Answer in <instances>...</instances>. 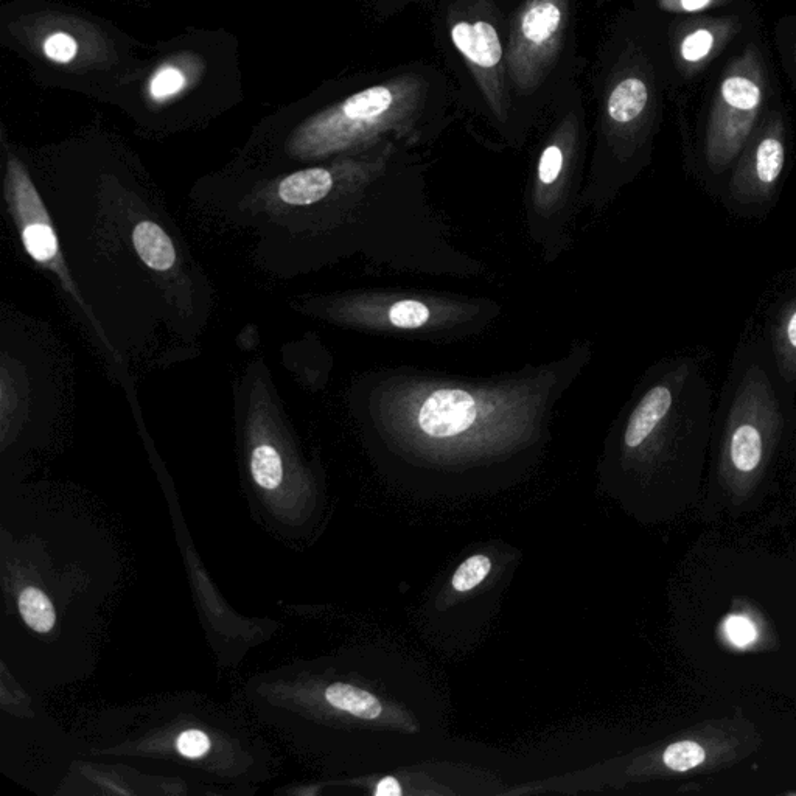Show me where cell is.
Instances as JSON below:
<instances>
[{"instance_id":"cell-24","label":"cell","mask_w":796,"mask_h":796,"mask_svg":"<svg viewBox=\"0 0 796 796\" xmlns=\"http://www.w3.org/2000/svg\"><path fill=\"white\" fill-rule=\"evenodd\" d=\"M210 748H212V741L204 731L187 730L182 731L176 737V751L182 758L187 759H201L209 755Z\"/></svg>"},{"instance_id":"cell-14","label":"cell","mask_w":796,"mask_h":796,"mask_svg":"<svg viewBox=\"0 0 796 796\" xmlns=\"http://www.w3.org/2000/svg\"><path fill=\"white\" fill-rule=\"evenodd\" d=\"M251 433L255 439L252 440L251 454H249V468L255 484L266 492L282 487L285 481V461L282 453L271 440L265 439L262 426L251 414Z\"/></svg>"},{"instance_id":"cell-18","label":"cell","mask_w":796,"mask_h":796,"mask_svg":"<svg viewBox=\"0 0 796 796\" xmlns=\"http://www.w3.org/2000/svg\"><path fill=\"white\" fill-rule=\"evenodd\" d=\"M18 610L25 624L36 633H49L56 622L55 608L44 591L36 587L22 588Z\"/></svg>"},{"instance_id":"cell-25","label":"cell","mask_w":796,"mask_h":796,"mask_svg":"<svg viewBox=\"0 0 796 796\" xmlns=\"http://www.w3.org/2000/svg\"><path fill=\"white\" fill-rule=\"evenodd\" d=\"M783 503L778 507L786 512L790 520H796V447L790 459L789 472H787L786 486L783 490Z\"/></svg>"},{"instance_id":"cell-11","label":"cell","mask_w":796,"mask_h":796,"mask_svg":"<svg viewBox=\"0 0 796 796\" xmlns=\"http://www.w3.org/2000/svg\"><path fill=\"white\" fill-rule=\"evenodd\" d=\"M5 196L27 254L42 268L50 269L56 274L63 282L64 288L80 301L72 285V279L67 273L60 241L56 237L46 204L42 201L24 165L14 158L13 154L8 158Z\"/></svg>"},{"instance_id":"cell-20","label":"cell","mask_w":796,"mask_h":796,"mask_svg":"<svg viewBox=\"0 0 796 796\" xmlns=\"http://www.w3.org/2000/svg\"><path fill=\"white\" fill-rule=\"evenodd\" d=\"M490 571H492V562L489 557L481 556V554L468 557L454 573L451 584L459 593H467L482 584L484 579L489 576Z\"/></svg>"},{"instance_id":"cell-28","label":"cell","mask_w":796,"mask_h":796,"mask_svg":"<svg viewBox=\"0 0 796 796\" xmlns=\"http://www.w3.org/2000/svg\"><path fill=\"white\" fill-rule=\"evenodd\" d=\"M789 796H796V789L789 793Z\"/></svg>"},{"instance_id":"cell-4","label":"cell","mask_w":796,"mask_h":796,"mask_svg":"<svg viewBox=\"0 0 796 796\" xmlns=\"http://www.w3.org/2000/svg\"><path fill=\"white\" fill-rule=\"evenodd\" d=\"M713 434L711 389L691 361L655 364L622 406L613 448L646 479L658 515L677 518L702 500Z\"/></svg>"},{"instance_id":"cell-27","label":"cell","mask_w":796,"mask_h":796,"mask_svg":"<svg viewBox=\"0 0 796 796\" xmlns=\"http://www.w3.org/2000/svg\"><path fill=\"white\" fill-rule=\"evenodd\" d=\"M711 0H678L681 10L685 11H700L708 7Z\"/></svg>"},{"instance_id":"cell-9","label":"cell","mask_w":796,"mask_h":796,"mask_svg":"<svg viewBox=\"0 0 796 796\" xmlns=\"http://www.w3.org/2000/svg\"><path fill=\"white\" fill-rule=\"evenodd\" d=\"M315 311L357 332L445 346L484 335L504 307L486 296L386 287L333 294L316 302Z\"/></svg>"},{"instance_id":"cell-13","label":"cell","mask_w":796,"mask_h":796,"mask_svg":"<svg viewBox=\"0 0 796 796\" xmlns=\"http://www.w3.org/2000/svg\"><path fill=\"white\" fill-rule=\"evenodd\" d=\"M338 179V164L333 167H311L283 178L277 196L288 206L311 207L327 198Z\"/></svg>"},{"instance_id":"cell-19","label":"cell","mask_w":796,"mask_h":796,"mask_svg":"<svg viewBox=\"0 0 796 796\" xmlns=\"http://www.w3.org/2000/svg\"><path fill=\"white\" fill-rule=\"evenodd\" d=\"M776 361L784 377L795 381L796 375V307H792L784 318L775 349Z\"/></svg>"},{"instance_id":"cell-6","label":"cell","mask_w":796,"mask_h":796,"mask_svg":"<svg viewBox=\"0 0 796 796\" xmlns=\"http://www.w3.org/2000/svg\"><path fill=\"white\" fill-rule=\"evenodd\" d=\"M622 27L599 50L591 72L596 119L582 209L602 213L638 175L647 154L652 88Z\"/></svg>"},{"instance_id":"cell-1","label":"cell","mask_w":796,"mask_h":796,"mask_svg":"<svg viewBox=\"0 0 796 796\" xmlns=\"http://www.w3.org/2000/svg\"><path fill=\"white\" fill-rule=\"evenodd\" d=\"M781 507L703 526L674 585V638L699 694L796 705V538Z\"/></svg>"},{"instance_id":"cell-2","label":"cell","mask_w":796,"mask_h":796,"mask_svg":"<svg viewBox=\"0 0 796 796\" xmlns=\"http://www.w3.org/2000/svg\"><path fill=\"white\" fill-rule=\"evenodd\" d=\"M593 358L590 339H576L559 357L484 377L383 367L353 386L352 408L378 448L406 461H507L542 445Z\"/></svg>"},{"instance_id":"cell-15","label":"cell","mask_w":796,"mask_h":796,"mask_svg":"<svg viewBox=\"0 0 796 796\" xmlns=\"http://www.w3.org/2000/svg\"><path fill=\"white\" fill-rule=\"evenodd\" d=\"M133 246L139 259L153 271L167 273L176 265L175 243L154 221L144 220L136 224Z\"/></svg>"},{"instance_id":"cell-16","label":"cell","mask_w":796,"mask_h":796,"mask_svg":"<svg viewBox=\"0 0 796 796\" xmlns=\"http://www.w3.org/2000/svg\"><path fill=\"white\" fill-rule=\"evenodd\" d=\"M786 164V148L783 140L769 134L756 145L753 158V175L759 193L770 192L778 182Z\"/></svg>"},{"instance_id":"cell-5","label":"cell","mask_w":796,"mask_h":796,"mask_svg":"<svg viewBox=\"0 0 796 796\" xmlns=\"http://www.w3.org/2000/svg\"><path fill=\"white\" fill-rule=\"evenodd\" d=\"M454 94L430 64L395 67L364 88L305 120L288 150L302 161L343 158L385 142L420 148L453 120Z\"/></svg>"},{"instance_id":"cell-22","label":"cell","mask_w":796,"mask_h":796,"mask_svg":"<svg viewBox=\"0 0 796 796\" xmlns=\"http://www.w3.org/2000/svg\"><path fill=\"white\" fill-rule=\"evenodd\" d=\"M42 52L53 63L67 64L77 56L78 44L67 33L56 32L47 36L46 41L42 44Z\"/></svg>"},{"instance_id":"cell-26","label":"cell","mask_w":796,"mask_h":796,"mask_svg":"<svg viewBox=\"0 0 796 796\" xmlns=\"http://www.w3.org/2000/svg\"><path fill=\"white\" fill-rule=\"evenodd\" d=\"M375 795H402V789H400V784L397 783V779L385 778L381 779L380 783H378L377 789H375Z\"/></svg>"},{"instance_id":"cell-10","label":"cell","mask_w":796,"mask_h":796,"mask_svg":"<svg viewBox=\"0 0 796 796\" xmlns=\"http://www.w3.org/2000/svg\"><path fill=\"white\" fill-rule=\"evenodd\" d=\"M577 0H517L507 33V80L521 144L552 103L579 80Z\"/></svg>"},{"instance_id":"cell-12","label":"cell","mask_w":796,"mask_h":796,"mask_svg":"<svg viewBox=\"0 0 796 796\" xmlns=\"http://www.w3.org/2000/svg\"><path fill=\"white\" fill-rule=\"evenodd\" d=\"M761 102L762 89L755 78L730 75L723 80L708 142V158L714 167H727L736 158L750 134Z\"/></svg>"},{"instance_id":"cell-3","label":"cell","mask_w":796,"mask_h":796,"mask_svg":"<svg viewBox=\"0 0 796 796\" xmlns=\"http://www.w3.org/2000/svg\"><path fill=\"white\" fill-rule=\"evenodd\" d=\"M792 381L765 343L737 353L709 444L702 500L703 526L767 514L783 495L784 468L796 447Z\"/></svg>"},{"instance_id":"cell-23","label":"cell","mask_w":796,"mask_h":796,"mask_svg":"<svg viewBox=\"0 0 796 796\" xmlns=\"http://www.w3.org/2000/svg\"><path fill=\"white\" fill-rule=\"evenodd\" d=\"M714 36L713 33L705 28L695 30L691 35L686 36L681 41L680 55L683 60L688 63H699L703 58L709 55L713 49Z\"/></svg>"},{"instance_id":"cell-21","label":"cell","mask_w":796,"mask_h":796,"mask_svg":"<svg viewBox=\"0 0 796 796\" xmlns=\"http://www.w3.org/2000/svg\"><path fill=\"white\" fill-rule=\"evenodd\" d=\"M186 84V75L182 74V70L175 66H164L154 72L148 91L154 102H165L181 94Z\"/></svg>"},{"instance_id":"cell-8","label":"cell","mask_w":796,"mask_h":796,"mask_svg":"<svg viewBox=\"0 0 796 796\" xmlns=\"http://www.w3.org/2000/svg\"><path fill=\"white\" fill-rule=\"evenodd\" d=\"M542 123L545 133L524 192V223L542 259L554 263L573 248L590 161L591 131L579 80L554 100Z\"/></svg>"},{"instance_id":"cell-17","label":"cell","mask_w":796,"mask_h":796,"mask_svg":"<svg viewBox=\"0 0 796 796\" xmlns=\"http://www.w3.org/2000/svg\"><path fill=\"white\" fill-rule=\"evenodd\" d=\"M325 699L344 713L364 720L377 719L383 711L380 700L374 694L346 683H335L327 688Z\"/></svg>"},{"instance_id":"cell-7","label":"cell","mask_w":796,"mask_h":796,"mask_svg":"<svg viewBox=\"0 0 796 796\" xmlns=\"http://www.w3.org/2000/svg\"><path fill=\"white\" fill-rule=\"evenodd\" d=\"M434 35L465 111L506 148L523 147L507 80V33L517 0H431Z\"/></svg>"}]
</instances>
